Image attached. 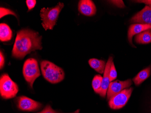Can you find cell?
<instances>
[{
	"mask_svg": "<svg viewBox=\"0 0 151 113\" xmlns=\"http://www.w3.org/2000/svg\"><path fill=\"white\" fill-rule=\"evenodd\" d=\"M89 64L92 68L99 73H104L106 64L105 61L92 58L89 60Z\"/></svg>",
	"mask_w": 151,
	"mask_h": 113,
	"instance_id": "obj_14",
	"label": "cell"
},
{
	"mask_svg": "<svg viewBox=\"0 0 151 113\" xmlns=\"http://www.w3.org/2000/svg\"><path fill=\"white\" fill-rule=\"evenodd\" d=\"M19 91L17 84L12 80L7 74L2 75L0 78V94L4 99L13 98Z\"/></svg>",
	"mask_w": 151,
	"mask_h": 113,
	"instance_id": "obj_4",
	"label": "cell"
},
{
	"mask_svg": "<svg viewBox=\"0 0 151 113\" xmlns=\"http://www.w3.org/2000/svg\"><path fill=\"white\" fill-rule=\"evenodd\" d=\"M103 77L100 75H97L94 76L92 80V86L95 92L100 94L101 87Z\"/></svg>",
	"mask_w": 151,
	"mask_h": 113,
	"instance_id": "obj_17",
	"label": "cell"
},
{
	"mask_svg": "<svg viewBox=\"0 0 151 113\" xmlns=\"http://www.w3.org/2000/svg\"><path fill=\"white\" fill-rule=\"evenodd\" d=\"M108 1L119 8H123L125 7L123 1Z\"/></svg>",
	"mask_w": 151,
	"mask_h": 113,
	"instance_id": "obj_21",
	"label": "cell"
},
{
	"mask_svg": "<svg viewBox=\"0 0 151 113\" xmlns=\"http://www.w3.org/2000/svg\"><path fill=\"white\" fill-rule=\"evenodd\" d=\"M132 23L148 24L151 26V7L146 5L140 12L135 15L130 19Z\"/></svg>",
	"mask_w": 151,
	"mask_h": 113,
	"instance_id": "obj_9",
	"label": "cell"
},
{
	"mask_svg": "<svg viewBox=\"0 0 151 113\" xmlns=\"http://www.w3.org/2000/svg\"><path fill=\"white\" fill-rule=\"evenodd\" d=\"M0 18L3 17L5 16L8 15H12L17 17V15L14 12L12 11L10 9H7V8H3V7H1L0 8Z\"/></svg>",
	"mask_w": 151,
	"mask_h": 113,
	"instance_id": "obj_19",
	"label": "cell"
},
{
	"mask_svg": "<svg viewBox=\"0 0 151 113\" xmlns=\"http://www.w3.org/2000/svg\"><path fill=\"white\" fill-rule=\"evenodd\" d=\"M41 70L44 78L52 84H56L64 79L65 73L62 68L50 61L44 60L40 63Z\"/></svg>",
	"mask_w": 151,
	"mask_h": 113,
	"instance_id": "obj_2",
	"label": "cell"
},
{
	"mask_svg": "<svg viewBox=\"0 0 151 113\" xmlns=\"http://www.w3.org/2000/svg\"><path fill=\"white\" fill-rule=\"evenodd\" d=\"M78 11L82 15L92 17L96 14V8L91 0H81L78 3Z\"/></svg>",
	"mask_w": 151,
	"mask_h": 113,
	"instance_id": "obj_10",
	"label": "cell"
},
{
	"mask_svg": "<svg viewBox=\"0 0 151 113\" xmlns=\"http://www.w3.org/2000/svg\"><path fill=\"white\" fill-rule=\"evenodd\" d=\"M136 2L139 3H143L151 7V0H141V1H136Z\"/></svg>",
	"mask_w": 151,
	"mask_h": 113,
	"instance_id": "obj_24",
	"label": "cell"
},
{
	"mask_svg": "<svg viewBox=\"0 0 151 113\" xmlns=\"http://www.w3.org/2000/svg\"><path fill=\"white\" fill-rule=\"evenodd\" d=\"M26 3L29 11L35 7L36 4V1L35 0H27Z\"/></svg>",
	"mask_w": 151,
	"mask_h": 113,
	"instance_id": "obj_22",
	"label": "cell"
},
{
	"mask_svg": "<svg viewBox=\"0 0 151 113\" xmlns=\"http://www.w3.org/2000/svg\"><path fill=\"white\" fill-rule=\"evenodd\" d=\"M132 83L131 79H128L124 81H116L110 82L107 91V100H109L111 98L118 94L124 89L129 87L132 85Z\"/></svg>",
	"mask_w": 151,
	"mask_h": 113,
	"instance_id": "obj_8",
	"label": "cell"
},
{
	"mask_svg": "<svg viewBox=\"0 0 151 113\" xmlns=\"http://www.w3.org/2000/svg\"><path fill=\"white\" fill-rule=\"evenodd\" d=\"M23 74L26 81L33 88L35 80L40 76L38 62L34 58H29L24 62L23 68Z\"/></svg>",
	"mask_w": 151,
	"mask_h": 113,
	"instance_id": "obj_5",
	"label": "cell"
},
{
	"mask_svg": "<svg viewBox=\"0 0 151 113\" xmlns=\"http://www.w3.org/2000/svg\"><path fill=\"white\" fill-rule=\"evenodd\" d=\"M4 63H5V58H4L2 52L1 51L0 52V68H1V69L4 67Z\"/></svg>",
	"mask_w": 151,
	"mask_h": 113,
	"instance_id": "obj_23",
	"label": "cell"
},
{
	"mask_svg": "<svg viewBox=\"0 0 151 113\" xmlns=\"http://www.w3.org/2000/svg\"><path fill=\"white\" fill-rule=\"evenodd\" d=\"M64 4L58 2L55 6L50 8H43L40 11L42 26L45 30H52L56 24L59 14L64 7Z\"/></svg>",
	"mask_w": 151,
	"mask_h": 113,
	"instance_id": "obj_3",
	"label": "cell"
},
{
	"mask_svg": "<svg viewBox=\"0 0 151 113\" xmlns=\"http://www.w3.org/2000/svg\"><path fill=\"white\" fill-rule=\"evenodd\" d=\"M109 78L110 82L113 81L117 78V72H116V69H115L114 63L113 62L112 63L110 71H109Z\"/></svg>",
	"mask_w": 151,
	"mask_h": 113,
	"instance_id": "obj_18",
	"label": "cell"
},
{
	"mask_svg": "<svg viewBox=\"0 0 151 113\" xmlns=\"http://www.w3.org/2000/svg\"><path fill=\"white\" fill-rule=\"evenodd\" d=\"M151 30V26L148 24H131L128 30V40L130 44L133 46L132 39L134 35H138L143 31Z\"/></svg>",
	"mask_w": 151,
	"mask_h": 113,
	"instance_id": "obj_12",
	"label": "cell"
},
{
	"mask_svg": "<svg viewBox=\"0 0 151 113\" xmlns=\"http://www.w3.org/2000/svg\"><path fill=\"white\" fill-rule=\"evenodd\" d=\"M37 113H60L52 109L50 105H47L44 109L41 112Z\"/></svg>",
	"mask_w": 151,
	"mask_h": 113,
	"instance_id": "obj_20",
	"label": "cell"
},
{
	"mask_svg": "<svg viewBox=\"0 0 151 113\" xmlns=\"http://www.w3.org/2000/svg\"><path fill=\"white\" fill-rule=\"evenodd\" d=\"M13 36L12 31L10 27L5 23L0 24V40L1 42L9 41Z\"/></svg>",
	"mask_w": 151,
	"mask_h": 113,
	"instance_id": "obj_13",
	"label": "cell"
},
{
	"mask_svg": "<svg viewBox=\"0 0 151 113\" xmlns=\"http://www.w3.org/2000/svg\"><path fill=\"white\" fill-rule=\"evenodd\" d=\"M17 107L24 111H35L40 109L42 104L25 96H19L17 99Z\"/></svg>",
	"mask_w": 151,
	"mask_h": 113,
	"instance_id": "obj_7",
	"label": "cell"
},
{
	"mask_svg": "<svg viewBox=\"0 0 151 113\" xmlns=\"http://www.w3.org/2000/svg\"><path fill=\"white\" fill-rule=\"evenodd\" d=\"M133 88H126L109 100V104L111 108L118 109L126 104L133 91Z\"/></svg>",
	"mask_w": 151,
	"mask_h": 113,
	"instance_id": "obj_6",
	"label": "cell"
},
{
	"mask_svg": "<svg viewBox=\"0 0 151 113\" xmlns=\"http://www.w3.org/2000/svg\"><path fill=\"white\" fill-rule=\"evenodd\" d=\"M151 74V67L146 68L140 72L133 79V80L136 86L139 85L142 82L150 76Z\"/></svg>",
	"mask_w": 151,
	"mask_h": 113,
	"instance_id": "obj_16",
	"label": "cell"
},
{
	"mask_svg": "<svg viewBox=\"0 0 151 113\" xmlns=\"http://www.w3.org/2000/svg\"><path fill=\"white\" fill-rule=\"evenodd\" d=\"M135 41L137 43L142 45L151 43V30H146L137 35L135 38Z\"/></svg>",
	"mask_w": 151,
	"mask_h": 113,
	"instance_id": "obj_15",
	"label": "cell"
},
{
	"mask_svg": "<svg viewBox=\"0 0 151 113\" xmlns=\"http://www.w3.org/2000/svg\"><path fill=\"white\" fill-rule=\"evenodd\" d=\"M42 36L39 33L29 29H24L17 33L12 51L13 57L22 59L27 54L36 50H41Z\"/></svg>",
	"mask_w": 151,
	"mask_h": 113,
	"instance_id": "obj_1",
	"label": "cell"
},
{
	"mask_svg": "<svg viewBox=\"0 0 151 113\" xmlns=\"http://www.w3.org/2000/svg\"><path fill=\"white\" fill-rule=\"evenodd\" d=\"M112 62L113 58L112 57H110L108 60L106 64V68H105V72L104 73V76L103 77L102 81L101 92L100 93L101 96L103 98H105L106 97L109 86L110 84L109 73Z\"/></svg>",
	"mask_w": 151,
	"mask_h": 113,
	"instance_id": "obj_11",
	"label": "cell"
}]
</instances>
